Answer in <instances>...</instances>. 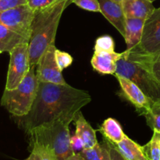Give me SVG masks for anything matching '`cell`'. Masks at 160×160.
Segmentation results:
<instances>
[{
	"label": "cell",
	"mask_w": 160,
	"mask_h": 160,
	"mask_svg": "<svg viewBox=\"0 0 160 160\" xmlns=\"http://www.w3.org/2000/svg\"><path fill=\"white\" fill-rule=\"evenodd\" d=\"M91 101V95L86 91L69 84L39 81L31 111L23 117V128L28 134L35 128L59 120L73 122L81 109Z\"/></svg>",
	"instance_id": "cell-1"
},
{
	"label": "cell",
	"mask_w": 160,
	"mask_h": 160,
	"mask_svg": "<svg viewBox=\"0 0 160 160\" xmlns=\"http://www.w3.org/2000/svg\"><path fill=\"white\" fill-rule=\"evenodd\" d=\"M71 3V0H59L50 6L34 11L28 42L31 67L37 65L47 48L55 44L61 17Z\"/></svg>",
	"instance_id": "cell-2"
},
{
	"label": "cell",
	"mask_w": 160,
	"mask_h": 160,
	"mask_svg": "<svg viewBox=\"0 0 160 160\" xmlns=\"http://www.w3.org/2000/svg\"><path fill=\"white\" fill-rule=\"evenodd\" d=\"M71 121L59 120L35 128L28 133L30 143L38 142L51 150L58 160H67L74 154L70 145V126Z\"/></svg>",
	"instance_id": "cell-3"
},
{
	"label": "cell",
	"mask_w": 160,
	"mask_h": 160,
	"mask_svg": "<svg viewBox=\"0 0 160 160\" xmlns=\"http://www.w3.org/2000/svg\"><path fill=\"white\" fill-rule=\"evenodd\" d=\"M38 82L36 65L31 66L28 74L16 88L12 90L5 88L1 98L2 106L17 117L27 116L35 99Z\"/></svg>",
	"instance_id": "cell-4"
},
{
	"label": "cell",
	"mask_w": 160,
	"mask_h": 160,
	"mask_svg": "<svg viewBox=\"0 0 160 160\" xmlns=\"http://www.w3.org/2000/svg\"><path fill=\"white\" fill-rule=\"evenodd\" d=\"M115 74L120 75L134 82L153 102H160L159 81L145 66L128 57L125 51L117 61Z\"/></svg>",
	"instance_id": "cell-5"
},
{
	"label": "cell",
	"mask_w": 160,
	"mask_h": 160,
	"mask_svg": "<svg viewBox=\"0 0 160 160\" xmlns=\"http://www.w3.org/2000/svg\"><path fill=\"white\" fill-rule=\"evenodd\" d=\"M9 53L10 59L6 78V89L12 90L20 84L31 68L28 42L20 44Z\"/></svg>",
	"instance_id": "cell-6"
},
{
	"label": "cell",
	"mask_w": 160,
	"mask_h": 160,
	"mask_svg": "<svg viewBox=\"0 0 160 160\" xmlns=\"http://www.w3.org/2000/svg\"><path fill=\"white\" fill-rule=\"evenodd\" d=\"M34 11L28 4L16 6L0 12V24L30 39Z\"/></svg>",
	"instance_id": "cell-7"
},
{
	"label": "cell",
	"mask_w": 160,
	"mask_h": 160,
	"mask_svg": "<svg viewBox=\"0 0 160 160\" xmlns=\"http://www.w3.org/2000/svg\"><path fill=\"white\" fill-rule=\"evenodd\" d=\"M131 52L149 56L160 54V6L145 21L141 43Z\"/></svg>",
	"instance_id": "cell-8"
},
{
	"label": "cell",
	"mask_w": 160,
	"mask_h": 160,
	"mask_svg": "<svg viewBox=\"0 0 160 160\" xmlns=\"http://www.w3.org/2000/svg\"><path fill=\"white\" fill-rule=\"evenodd\" d=\"M56 47L50 45L44 52L36 65V75L38 81L59 84H68L66 82L62 70L58 67L55 58Z\"/></svg>",
	"instance_id": "cell-9"
},
{
	"label": "cell",
	"mask_w": 160,
	"mask_h": 160,
	"mask_svg": "<svg viewBox=\"0 0 160 160\" xmlns=\"http://www.w3.org/2000/svg\"><path fill=\"white\" fill-rule=\"evenodd\" d=\"M120 85L122 94L124 98L135 106L138 112L143 115L147 110L151 108L153 102L149 98L145 95L142 89L129 79L119 74H114Z\"/></svg>",
	"instance_id": "cell-10"
},
{
	"label": "cell",
	"mask_w": 160,
	"mask_h": 160,
	"mask_svg": "<svg viewBox=\"0 0 160 160\" xmlns=\"http://www.w3.org/2000/svg\"><path fill=\"white\" fill-rule=\"evenodd\" d=\"M98 2L100 12L124 37L127 17L122 3L113 0H98Z\"/></svg>",
	"instance_id": "cell-11"
},
{
	"label": "cell",
	"mask_w": 160,
	"mask_h": 160,
	"mask_svg": "<svg viewBox=\"0 0 160 160\" xmlns=\"http://www.w3.org/2000/svg\"><path fill=\"white\" fill-rule=\"evenodd\" d=\"M123 52H94L91 64L95 71L102 75H114L117 72V61Z\"/></svg>",
	"instance_id": "cell-12"
},
{
	"label": "cell",
	"mask_w": 160,
	"mask_h": 160,
	"mask_svg": "<svg viewBox=\"0 0 160 160\" xmlns=\"http://www.w3.org/2000/svg\"><path fill=\"white\" fill-rule=\"evenodd\" d=\"M122 6L127 18H138L145 20L156 9L153 3L147 0H123Z\"/></svg>",
	"instance_id": "cell-13"
},
{
	"label": "cell",
	"mask_w": 160,
	"mask_h": 160,
	"mask_svg": "<svg viewBox=\"0 0 160 160\" xmlns=\"http://www.w3.org/2000/svg\"><path fill=\"white\" fill-rule=\"evenodd\" d=\"M145 21V20L138 18L126 19L125 35L123 37L127 45L126 50L131 51L141 43Z\"/></svg>",
	"instance_id": "cell-14"
},
{
	"label": "cell",
	"mask_w": 160,
	"mask_h": 160,
	"mask_svg": "<svg viewBox=\"0 0 160 160\" xmlns=\"http://www.w3.org/2000/svg\"><path fill=\"white\" fill-rule=\"evenodd\" d=\"M76 131L75 134L82 140L84 148H90L98 143L96 138V131L85 120L80 111L76 117Z\"/></svg>",
	"instance_id": "cell-15"
},
{
	"label": "cell",
	"mask_w": 160,
	"mask_h": 160,
	"mask_svg": "<svg viewBox=\"0 0 160 160\" xmlns=\"http://www.w3.org/2000/svg\"><path fill=\"white\" fill-rule=\"evenodd\" d=\"M29 42V39L10 28L0 24V51L9 52L22 43Z\"/></svg>",
	"instance_id": "cell-16"
},
{
	"label": "cell",
	"mask_w": 160,
	"mask_h": 160,
	"mask_svg": "<svg viewBox=\"0 0 160 160\" xmlns=\"http://www.w3.org/2000/svg\"><path fill=\"white\" fill-rule=\"evenodd\" d=\"M115 146L127 160H149L144 152L143 146L128 136Z\"/></svg>",
	"instance_id": "cell-17"
},
{
	"label": "cell",
	"mask_w": 160,
	"mask_h": 160,
	"mask_svg": "<svg viewBox=\"0 0 160 160\" xmlns=\"http://www.w3.org/2000/svg\"><path fill=\"white\" fill-rule=\"evenodd\" d=\"M99 131L102 133L104 138L114 145L120 143L127 136L123 132L120 123L113 118H108L104 120L100 127Z\"/></svg>",
	"instance_id": "cell-18"
},
{
	"label": "cell",
	"mask_w": 160,
	"mask_h": 160,
	"mask_svg": "<svg viewBox=\"0 0 160 160\" xmlns=\"http://www.w3.org/2000/svg\"><path fill=\"white\" fill-rule=\"evenodd\" d=\"M125 52L128 57L141 62L142 65L145 66L152 73L156 80L160 82V54L149 56L128 50H125Z\"/></svg>",
	"instance_id": "cell-19"
},
{
	"label": "cell",
	"mask_w": 160,
	"mask_h": 160,
	"mask_svg": "<svg viewBox=\"0 0 160 160\" xmlns=\"http://www.w3.org/2000/svg\"><path fill=\"white\" fill-rule=\"evenodd\" d=\"M78 154L84 160H111L109 145L105 138L102 143L98 142L92 148H84Z\"/></svg>",
	"instance_id": "cell-20"
},
{
	"label": "cell",
	"mask_w": 160,
	"mask_h": 160,
	"mask_svg": "<svg viewBox=\"0 0 160 160\" xmlns=\"http://www.w3.org/2000/svg\"><path fill=\"white\" fill-rule=\"evenodd\" d=\"M30 156L23 160H58L54 153L42 144L32 142L30 143Z\"/></svg>",
	"instance_id": "cell-21"
},
{
	"label": "cell",
	"mask_w": 160,
	"mask_h": 160,
	"mask_svg": "<svg viewBox=\"0 0 160 160\" xmlns=\"http://www.w3.org/2000/svg\"><path fill=\"white\" fill-rule=\"evenodd\" d=\"M143 149L149 160H160V132L153 131L151 140L144 145Z\"/></svg>",
	"instance_id": "cell-22"
},
{
	"label": "cell",
	"mask_w": 160,
	"mask_h": 160,
	"mask_svg": "<svg viewBox=\"0 0 160 160\" xmlns=\"http://www.w3.org/2000/svg\"><path fill=\"white\" fill-rule=\"evenodd\" d=\"M148 126L152 131L160 132V102H154L148 110L143 114Z\"/></svg>",
	"instance_id": "cell-23"
},
{
	"label": "cell",
	"mask_w": 160,
	"mask_h": 160,
	"mask_svg": "<svg viewBox=\"0 0 160 160\" xmlns=\"http://www.w3.org/2000/svg\"><path fill=\"white\" fill-rule=\"evenodd\" d=\"M115 43L111 36L102 35L95 41V52H114Z\"/></svg>",
	"instance_id": "cell-24"
},
{
	"label": "cell",
	"mask_w": 160,
	"mask_h": 160,
	"mask_svg": "<svg viewBox=\"0 0 160 160\" xmlns=\"http://www.w3.org/2000/svg\"><path fill=\"white\" fill-rule=\"evenodd\" d=\"M55 58H56L58 67L62 71L64 69L70 67L73 62V57L69 53L60 51L57 48L55 51Z\"/></svg>",
	"instance_id": "cell-25"
},
{
	"label": "cell",
	"mask_w": 160,
	"mask_h": 160,
	"mask_svg": "<svg viewBox=\"0 0 160 160\" xmlns=\"http://www.w3.org/2000/svg\"><path fill=\"white\" fill-rule=\"evenodd\" d=\"M72 3L84 10L90 12H100V6L98 0H72Z\"/></svg>",
	"instance_id": "cell-26"
},
{
	"label": "cell",
	"mask_w": 160,
	"mask_h": 160,
	"mask_svg": "<svg viewBox=\"0 0 160 160\" xmlns=\"http://www.w3.org/2000/svg\"><path fill=\"white\" fill-rule=\"evenodd\" d=\"M59 0H27V4L34 11L44 9L54 4Z\"/></svg>",
	"instance_id": "cell-27"
},
{
	"label": "cell",
	"mask_w": 160,
	"mask_h": 160,
	"mask_svg": "<svg viewBox=\"0 0 160 160\" xmlns=\"http://www.w3.org/2000/svg\"><path fill=\"white\" fill-rule=\"evenodd\" d=\"M24 4H27V0H0V12Z\"/></svg>",
	"instance_id": "cell-28"
},
{
	"label": "cell",
	"mask_w": 160,
	"mask_h": 160,
	"mask_svg": "<svg viewBox=\"0 0 160 160\" xmlns=\"http://www.w3.org/2000/svg\"><path fill=\"white\" fill-rule=\"evenodd\" d=\"M70 145H71L72 150L76 154H78L84 149V145L82 140L76 134L70 138Z\"/></svg>",
	"instance_id": "cell-29"
},
{
	"label": "cell",
	"mask_w": 160,
	"mask_h": 160,
	"mask_svg": "<svg viewBox=\"0 0 160 160\" xmlns=\"http://www.w3.org/2000/svg\"><path fill=\"white\" fill-rule=\"evenodd\" d=\"M106 142H107L108 145H109L111 160H127L123 156H122L121 153L119 152V150L117 149V147L115 146V145H114V144H112V142H109L108 140H106Z\"/></svg>",
	"instance_id": "cell-30"
},
{
	"label": "cell",
	"mask_w": 160,
	"mask_h": 160,
	"mask_svg": "<svg viewBox=\"0 0 160 160\" xmlns=\"http://www.w3.org/2000/svg\"><path fill=\"white\" fill-rule=\"evenodd\" d=\"M67 160H84V159L79 156V154H76V153H74V154H73L72 156H70Z\"/></svg>",
	"instance_id": "cell-31"
},
{
	"label": "cell",
	"mask_w": 160,
	"mask_h": 160,
	"mask_svg": "<svg viewBox=\"0 0 160 160\" xmlns=\"http://www.w3.org/2000/svg\"><path fill=\"white\" fill-rule=\"evenodd\" d=\"M113 1H116V2H121L122 3V2L123 1V0H113Z\"/></svg>",
	"instance_id": "cell-32"
},
{
	"label": "cell",
	"mask_w": 160,
	"mask_h": 160,
	"mask_svg": "<svg viewBox=\"0 0 160 160\" xmlns=\"http://www.w3.org/2000/svg\"><path fill=\"white\" fill-rule=\"evenodd\" d=\"M147 1H149V2H153L156 1V0H147Z\"/></svg>",
	"instance_id": "cell-33"
},
{
	"label": "cell",
	"mask_w": 160,
	"mask_h": 160,
	"mask_svg": "<svg viewBox=\"0 0 160 160\" xmlns=\"http://www.w3.org/2000/svg\"><path fill=\"white\" fill-rule=\"evenodd\" d=\"M1 53H2V52H1V51H0V54H1Z\"/></svg>",
	"instance_id": "cell-34"
},
{
	"label": "cell",
	"mask_w": 160,
	"mask_h": 160,
	"mask_svg": "<svg viewBox=\"0 0 160 160\" xmlns=\"http://www.w3.org/2000/svg\"><path fill=\"white\" fill-rule=\"evenodd\" d=\"M71 1H72V0H71Z\"/></svg>",
	"instance_id": "cell-35"
}]
</instances>
